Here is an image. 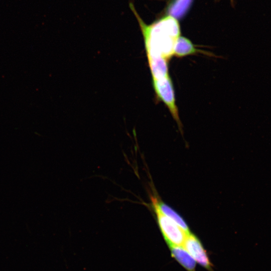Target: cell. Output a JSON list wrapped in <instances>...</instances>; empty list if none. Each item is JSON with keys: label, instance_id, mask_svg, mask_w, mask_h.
<instances>
[{"label": "cell", "instance_id": "cell-1", "mask_svg": "<svg viewBox=\"0 0 271 271\" xmlns=\"http://www.w3.org/2000/svg\"><path fill=\"white\" fill-rule=\"evenodd\" d=\"M129 6L141 28L148 59L163 57L169 60L173 55L175 42L180 36L177 19L169 15L147 25L139 16L133 4L130 3Z\"/></svg>", "mask_w": 271, "mask_h": 271}, {"label": "cell", "instance_id": "cell-2", "mask_svg": "<svg viewBox=\"0 0 271 271\" xmlns=\"http://www.w3.org/2000/svg\"><path fill=\"white\" fill-rule=\"evenodd\" d=\"M152 84L157 98L168 107L173 118L181 129V122L176 104L175 91L171 77L169 75L159 79H152Z\"/></svg>", "mask_w": 271, "mask_h": 271}, {"label": "cell", "instance_id": "cell-3", "mask_svg": "<svg viewBox=\"0 0 271 271\" xmlns=\"http://www.w3.org/2000/svg\"><path fill=\"white\" fill-rule=\"evenodd\" d=\"M154 211L159 227L168 246L183 245L188 234L171 219L159 211Z\"/></svg>", "mask_w": 271, "mask_h": 271}, {"label": "cell", "instance_id": "cell-4", "mask_svg": "<svg viewBox=\"0 0 271 271\" xmlns=\"http://www.w3.org/2000/svg\"><path fill=\"white\" fill-rule=\"evenodd\" d=\"M183 245L195 261L209 271H213L212 264L200 240L190 233L186 236Z\"/></svg>", "mask_w": 271, "mask_h": 271}, {"label": "cell", "instance_id": "cell-5", "mask_svg": "<svg viewBox=\"0 0 271 271\" xmlns=\"http://www.w3.org/2000/svg\"><path fill=\"white\" fill-rule=\"evenodd\" d=\"M151 199L154 209L171 219L187 234L191 233L186 222L177 212L157 197H152Z\"/></svg>", "mask_w": 271, "mask_h": 271}, {"label": "cell", "instance_id": "cell-6", "mask_svg": "<svg viewBox=\"0 0 271 271\" xmlns=\"http://www.w3.org/2000/svg\"><path fill=\"white\" fill-rule=\"evenodd\" d=\"M201 53L206 54L205 52L197 49L189 39L182 36H180L177 39L173 50V55L178 58Z\"/></svg>", "mask_w": 271, "mask_h": 271}, {"label": "cell", "instance_id": "cell-7", "mask_svg": "<svg viewBox=\"0 0 271 271\" xmlns=\"http://www.w3.org/2000/svg\"><path fill=\"white\" fill-rule=\"evenodd\" d=\"M172 257L187 271H195L196 261L188 252L181 246H170Z\"/></svg>", "mask_w": 271, "mask_h": 271}, {"label": "cell", "instance_id": "cell-8", "mask_svg": "<svg viewBox=\"0 0 271 271\" xmlns=\"http://www.w3.org/2000/svg\"><path fill=\"white\" fill-rule=\"evenodd\" d=\"M168 61L163 57L148 59L152 79H159L169 75Z\"/></svg>", "mask_w": 271, "mask_h": 271}, {"label": "cell", "instance_id": "cell-9", "mask_svg": "<svg viewBox=\"0 0 271 271\" xmlns=\"http://www.w3.org/2000/svg\"><path fill=\"white\" fill-rule=\"evenodd\" d=\"M193 0H174L168 8L169 15L176 19L182 18L188 11Z\"/></svg>", "mask_w": 271, "mask_h": 271}]
</instances>
